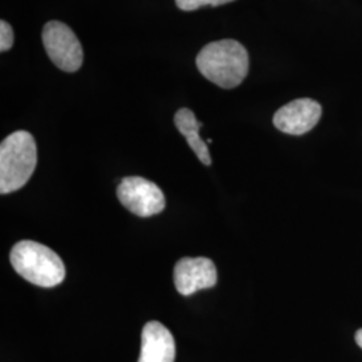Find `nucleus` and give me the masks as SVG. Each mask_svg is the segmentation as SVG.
Instances as JSON below:
<instances>
[{
  "instance_id": "obj_11",
  "label": "nucleus",
  "mask_w": 362,
  "mask_h": 362,
  "mask_svg": "<svg viewBox=\"0 0 362 362\" xmlns=\"http://www.w3.org/2000/svg\"><path fill=\"white\" fill-rule=\"evenodd\" d=\"M13 45V27L6 21L0 22V52H8Z\"/></svg>"
},
{
  "instance_id": "obj_10",
  "label": "nucleus",
  "mask_w": 362,
  "mask_h": 362,
  "mask_svg": "<svg viewBox=\"0 0 362 362\" xmlns=\"http://www.w3.org/2000/svg\"><path fill=\"white\" fill-rule=\"evenodd\" d=\"M177 7L182 11H194L199 10L204 6H212V7H218L223 6L227 3H231L235 0H175Z\"/></svg>"
},
{
  "instance_id": "obj_6",
  "label": "nucleus",
  "mask_w": 362,
  "mask_h": 362,
  "mask_svg": "<svg viewBox=\"0 0 362 362\" xmlns=\"http://www.w3.org/2000/svg\"><path fill=\"white\" fill-rule=\"evenodd\" d=\"M322 107L311 98H299L282 106L274 116L275 128L293 136L310 132L320 121Z\"/></svg>"
},
{
  "instance_id": "obj_7",
  "label": "nucleus",
  "mask_w": 362,
  "mask_h": 362,
  "mask_svg": "<svg viewBox=\"0 0 362 362\" xmlns=\"http://www.w3.org/2000/svg\"><path fill=\"white\" fill-rule=\"evenodd\" d=\"M175 286L181 296H192L218 282L215 263L208 258H182L175 266Z\"/></svg>"
},
{
  "instance_id": "obj_12",
  "label": "nucleus",
  "mask_w": 362,
  "mask_h": 362,
  "mask_svg": "<svg viewBox=\"0 0 362 362\" xmlns=\"http://www.w3.org/2000/svg\"><path fill=\"white\" fill-rule=\"evenodd\" d=\"M356 342L362 349V329L357 330V333H356Z\"/></svg>"
},
{
  "instance_id": "obj_4",
  "label": "nucleus",
  "mask_w": 362,
  "mask_h": 362,
  "mask_svg": "<svg viewBox=\"0 0 362 362\" xmlns=\"http://www.w3.org/2000/svg\"><path fill=\"white\" fill-rule=\"evenodd\" d=\"M42 40L52 64L66 73H74L82 66L83 50L77 35L70 27L52 21L42 31Z\"/></svg>"
},
{
  "instance_id": "obj_3",
  "label": "nucleus",
  "mask_w": 362,
  "mask_h": 362,
  "mask_svg": "<svg viewBox=\"0 0 362 362\" xmlns=\"http://www.w3.org/2000/svg\"><path fill=\"white\" fill-rule=\"evenodd\" d=\"M10 260L13 270L30 284L39 287H55L65 279L62 259L52 248L38 242L22 240L11 250Z\"/></svg>"
},
{
  "instance_id": "obj_9",
  "label": "nucleus",
  "mask_w": 362,
  "mask_h": 362,
  "mask_svg": "<svg viewBox=\"0 0 362 362\" xmlns=\"http://www.w3.org/2000/svg\"><path fill=\"white\" fill-rule=\"evenodd\" d=\"M175 125L181 134L185 137L188 145L192 148L194 155L204 164L211 165L212 160L208 151L207 144L204 143L199 134L202 122L197 121L192 110L182 107L175 115Z\"/></svg>"
},
{
  "instance_id": "obj_5",
  "label": "nucleus",
  "mask_w": 362,
  "mask_h": 362,
  "mask_svg": "<svg viewBox=\"0 0 362 362\" xmlns=\"http://www.w3.org/2000/svg\"><path fill=\"white\" fill-rule=\"evenodd\" d=\"M117 196L124 207L141 218L157 215L165 208L163 191L144 177H125L117 188Z\"/></svg>"
},
{
  "instance_id": "obj_1",
  "label": "nucleus",
  "mask_w": 362,
  "mask_h": 362,
  "mask_svg": "<svg viewBox=\"0 0 362 362\" xmlns=\"http://www.w3.org/2000/svg\"><path fill=\"white\" fill-rule=\"evenodd\" d=\"M196 66L215 85L223 89H233L247 77L250 59L242 43L233 39H223L203 47L197 54Z\"/></svg>"
},
{
  "instance_id": "obj_8",
  "label": "nucleus",
  "mask_w": 362,
  "mask_h": 362,
  "mask_svg": "<svg viewBox=\"0 0 362 362\" xmlns=\"http://www.w3.org/2000/svg\"><path fill=\"white\" fill-rule=\"evenodd\" d=\"M176 344L168 329L157 321L144 326L139 362H175Z\"/></svg>"
},
{
  "instance_id": "obj_2",
  "label": "nucleus",
  "mask_w": 362,
  "mask_h": 362,
  "mask_svg": "<svg viewBox=\"0 0 362 362\" xmlns=\"http://www.w3.org/2000/svg\"><path fill=\"white\" fill-rule=\"evenodd\" d=\"M38 161L37 144L26 130H18L0 145V192L11 194L26 185Z\"/></svg>"
}]
</instances>
